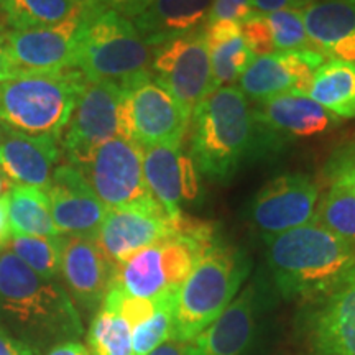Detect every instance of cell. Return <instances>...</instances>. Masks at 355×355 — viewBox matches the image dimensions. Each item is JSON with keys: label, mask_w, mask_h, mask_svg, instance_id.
Wrapping results in <instances>:
<instances>
[{"label": "cell", "mask_w": 355, "mask_h": 355, "mask_svg": "<svg viewBox=\"0 0 355 355\" xmlns=\"http://www.w3.org/2000/svg\"><path fill=\"white\" fill-rule=\"evenodd\" d=\"M175 296L153 300L152 306L132 324L133 355H148L175 336Z\"/></svg>", "instance_id": "cell-30"}, {"label": "cell", "mask_w": 355, "mask_h": 355, "mask_svg": "<svg viewBox=\"0 0 355 355\" xmlns=\"http://www.w3.org/2000/svg\"><path fill=\"white\" fill-rule=\"evenodd\" d=\"M257 13L259 12L255 10L252 0H212L207 24L227 20L242 25L243 21L250 20Z\"/></svg>", "instance_id": "cell-36"}, {"label": "cell", "mask_w": 355, "mask_h": 355, "mask_svg": "<svg viewBox=\"0 0 355 355\" xmlns=\"http://www.w3.org/2000/svg\"><path fill=\"white\" fill-rule=\"evenodd\" d=\"M7 212L12 235H28V237L60 235L53 224L46 191L13 184L7 194Z\"/></svg>", "instance_id": "cell-28"}, {"label": "cell", "mask_w": 355, "mask_h": 355, "mask_svg": "<svg viewBox=\"0 0 355 355\" xmlns=\"http://www.w3.org/2000/svg\"><path fill=\"white\" fill-rule=\"evenodd\" d=\"M275 51H314L306 32V25L301 10H278L266 13Z\"/></svg>", "instance_id": "cell-33"}, {"label": "cell", "mask_w": 355, "mask_h": 355, "mask_svg": "<svg viewBox=\"0 0 355 355\" xmlns=\"http://www.w3.org/2000/svg\"><path fill=\"white\" fill-rule=\"evenodd\" d=\"M306 96L339 119H355V63L326 60L314 71Z\"/></svg>", "instance_id": "cell-26"}, {"label": "cell", "mask_w": 355, "mask_h": 355, "mask_svg": "<svg viewBox=\"0 0 355 355\" xmlns=\"http://www.w3.org/2000/svg\"><path fill=\"white\" fill-rule=\"evenodd\" d=\"M53 224L60 235L96 239L107 207L73 165H61L46 188Z\"/></svg>", "instance_id": "cell-16"}, {"label": "cell", "mask_w": 355, "mask_h": 355, "mask_svg": "<svg viewBox=\"0 0 355 355\" xmlns=\"http://www.w3.org/2000/svg\"><path fill=\"white\" fill-rule=\"evenodd\" d=\"M148 355H183V344L178 343L175 339H170Z\"/></svg>", "instance_id": "cell-43"}, {"label": "cell", "mask_w": 355, "mask_h": 355, "mask_svg": "<svg viewBox=\"0 0 355 355\" xmlns=\"http://www.w3.org/2000/svg\"><path fill=\"white\" fill-rule=\"evenodd\" d=\"M125 87L112 81H87L61 133L69 165L79 166L97 146L123 137L122 104Z\"/></svg>", "instance_id": "cell-8"}, {"label": "cell", "mask_w": 355, "mask_h": 355, "mask_svg": "<svg viewBox=\"0 0 355 355\" xmlns=\"http://www.w3.org/2000/svg\"><path fill=\"white\" fill-rule=\"evenodd\" d=\"M266 261L283 298L319 303L355 265V247L319 222L265 239Z\"/></svg>", "instance_id": "cell-3"}, {"label": "cell", "mask_w": 355, "mask_h": 355, "mask_svg": "<svg viewBox=\"0 0 355 355\" xmlns=\"http://www.w3.org/2000/svg\"><path fill=\"white\" fill-rule=\"evenodd\" d=\"M122 125L123 139L141 148L183 144L189 115L152 76H145L125 86Z\"/></svg>", "instance_id": "cell-10"}, {"label": "cell", "mask_w": 355, "mask_h": 355, "mask_svg": "<svg viewBox=\"0 0 355 355\" xmlns=\"http://www.w3.org/2000/svg\"><path fill=\"white\" fill-rule=\"evenodd\" d=\"M183 217L173 219L155 199L107 209L96 242L117 266L144 248L176 232Z\"/></svg>", "instance_id": "cell-13"}, {"label": "cell", "mask_w": 355, "mask_h": 355, "mask_svg": "<svg viewBox=\"0 0 355 355\" xmlns=\"http://www.w3.org/2000/svg\"><path fill=\"white\" fill-rule=\"evenodd\" d=\"M152 78L191 119L194 109L212 91L211 60L204 28L153 48Z\"/></svg>", "instance_id": "cell-11"}, {"label": "cell", "mask_w": 355, "mask_h": 355, "mask_svg": "<svg viewBox=\"0 0 355 355\" xmlns=\"http://www.w3.org/2000/svg\"><path fill=\"white\" fill-rule=\"evenodd\" d=\"M314 0H252L259 13H273L278 10H301L308 8Z\"/></svg>", "instance_id": "cell-38"}, {"label": "cell", "mask_w": 355, "mask_h": 355, "mask_svg": "<svg viewBox=\"0 0 355 355\" xmlns=\"http://www.w3.org/2000/svg\"><path fill=\"white\" fill-rule=\"evenodd\" d=\"M10 225H8V212H7V196L0 199V250L7 247L10 241Z\"/></svg>", "instance_id": "cell-42"}, {"label": "cell", "mask_w": 355, "mask_h": 355, "mask_svg": "<svg viewBox=\"0 0 355 355\" xmlns=\"http://www.w3.org/2000/svg\"><path fill=\"white\" fill-rule=\"evenodd\" d=\"M255 121L265 140H296L324 135L343 119L324 109L306 94H282L254 105Z\"/></svg>", "instance_id": "cell-18"}, {"label": "cell", "mask_w": 355, "mask_h": 355, "mask_svg": "<svg viewBox=\"0 0 355 355\" xmlns=\"http://www.w3.org/2000/svg\"><path fill=\"white\" fill-rule=\"evenodd\" d=\"M81 19L32 30H7L6 46L17 73H58L74 69V48Z\"/></svg>", "instance_id": "cell-17"}, {"label": "cell", "mask_w": 355, "mask_h": 355, "mask_svg": "<svg viewBox=\"0 0 355 355\" xmlns=\"http://www.w3.org/2000/svg\"><path fill=\"white\" fill-rule=\"evenodd\" d=\"M212 0H152L132 21L152 48L198 32L207 24Z\"/></svg>", "instance_id": "cell-24"}, {"label": "cell", "mask_w": 355, "mask_h": 355, "mask_svg": "<svg viewBox=\"0 0 355 355\" xmlns=\"http://www.w3.org/2000/svg\"><path fill=\"white\" fill-rule=\"evenodd\" d=\"M87 79L78 69L28 73L0 83V123L28 135H61Z\"/></svg>", "instance_id": "cell-7"}, {"label": "cell", "mask_w": 355, "mask_h": 355, "mask_svg": "<svg viewBox=\"0 0 355 355\" xmlns=\"http://www.w3.org/2000/svg\"><path fill=\"white\" fill-rule=\"evenodd\" d=\"M91 7L89 0H2L0 13L10 30H32L81 19Z\"/></svg>", "instance_id": "cell-27"}, {"label": "cell", "mask_w": 355, "mask_h": 355, "mask_svg": "<svg viewBox=\"0 0 355 355\" xmlns=\"http://www.w3.org/2000/svg\"><path fill=\"white\" fill-rule=\"evenodd\" d=\"M74 168L107 209L155 199L145 183L144 148L123 137L104 141Z\"/></svg>", "instance_id": "cell-9"}, {"label": "cell", "mask_w": 355, "mask_h": 355, "mask_svg": "<svg viewBox=\"0 0 355 355\" xmlns=\"http://www.w3.org/2000/svg\"><path fill=\"white\" fill-rule=\"evenodd\" d=\"M204 38L209 50L212 91L235 86L255 58L243 42L241 25L227 20L211 21L204 26Z\"/></svg>", "instance_id": "cell-25"}, {"label": "cell", "mask_w": 355, "mask_h": 355, "mask_svg": "<svg viewBox=\"0 0 355 355\" xmlns=\"http://www.w3.org/2000/svg\"><path fill=\"white\" fill-rule=\"evenodd\" d=\"M144 175L150 194L173 219L201 201V175L183 144L145 146Z\"/></svg>", "instance_id": "cell-14"}, {"label": "cell", "mask_w": 355, "mask_h": 355, "mask_svg": "<svg viewBox=\"0 0 355 355\" xmlns=\"http://www.w3.org/2000/svg\"><path fill=\"white\" fill-rule=\"evenodd\" d=\"M153 48L132 20L107 8L91 7L78 28L73 68L87 81L128 86L152 76Z\"/></svg>", "instance_id": "cell-5"}, {"label": "cell", "mask_w": 355, "mask_h": 355, "mask_svg": "<svg viewBox=\"0 0 355 355\" xmlns=\"http://www.w3.org/2000/svg\"><path fill=\"white\" fill-rule=\"evenodd\" d=\"M46 355H91L86 345L78 343V340H69V343L58 344L48 350Z\"/></svg>", "instance_id": "cell-41"}, {"label": "cell", "mask_w": 355, "mask_h": 355, "mask_svg": "<svg viewBox=\"0 0 355 355\" xmlns=\"http://www.w3.org/2000/svg\"><path fill=\"white\" fill-rule=\"evenodd\" d=\"M319 198V184L309 175L285 173L261 186L248 206V220L265 241L313 222Z\"/></svg>", "instance_id": "cell-12"}, {"label": "cell", "mask_w": 355, "mask_h": 355, "mask_svg": "<svg viewBox=\"0 0 355 355\" xmlns=\"http://www.w3.org/2000/svg\"><path fill=\"white\" fill-rule=\"evenodd\" d=\"M89 2H91L92 7L107 8V10L117 12L125 17V19L132 20L145 7H148L152 0H89Z\"/></svg>", "instance_id": "cell-37"}, {"label": "cell", "mask_w": 355, "mask_h": 355, "mask_svg": "<svg viewBox=\"0 0 355 355\" xmlns=\"http://www.w3.org/2000/svg\"><path fill=\"white\" fill-rule=\"evenodd\" d=\"M241 32L247 48L255 58L277 53L275 51L272 28H270L268 20L263 13H257L250 20L243 21L241 25Z\"/></svg>", "instance_id": "cell-35"}, {"label": "cell", "mask_w": 355, "mask_h": 355, "mask_svg": "<svg viewBox=\"0 0 355 355\" xmlns=\"http://www.w3.org/2000/svg\"><path fill=\"white\" fill-rule=\"evenodd\" d=\"M217 239L209 222L184 216L176 232L115 266L112 286L139 300L176 295Z\"/></svg>", "instance_id": "cell-4"}, {"label": "cell", "mask_w": 355, "mask_h": 355, "mask_svg": "<svg viewBox=\"0 0 355 355\" xmlns=\"http://www.w3.org/2000/svg\"><path fill=\"white\" fill-rule=\"evenodd\" d=\"M87 349L91 355H133L130 324L109 296L89 326Z\"/></svg>", "instance_id": "cell-29"}, {"label": "cell", "mask_w": 355, "mask_h": 355, "mask_svg": "<svg viewBox=\"0 0 355 355\" xmlns=\"http://www.w3.org/2000/svg\"><path fill=\"white\" fill-rule=\"evenodd\" d=\"M324 61L326 58L318 51H279L257 56L235 87L255 104L290 92L306 94L314 71Z\"/></svg>", "instance_id": "cell-15"}, {"label": "cell", "mask_w": 355, "mask_h": 355, "mask_svg": "<svg viewBox=\"0 0 355 355\" xmlns=\"http://www.w3.org/2000/svg\"><path fill=\"white\" fill-rule=\"evenodd\" d=\"M314 220L355 247V196L352 193L339 186H329L319 198Z\"/></svg>", "instance_id": "cell-32"}, {"label": "cell", "mask_w": 355, "mask_h": 355, "mask_svg": "<svg viewBox=\"0 0 355 355\" xmlns=\"http://www.w3.org/2000/svg\"><path fill=\"white\" fill-rule=\"evenodd\" d=\"M0 329L37 352L78 340L84 332L69 293L38 277L10 250L0 254Z\"/></svg>", "instance_id": "cell-1"}, {"label": "cell", "mask_w": 355, "mask_h": 355, "mask_svg": "<svg viewBox=\"0 0 355 355\" xmlns=\"http://www.w3.org/2000/svg\"><path fill=\"white\" fill-rule=\"evenodd\" d=\"M12 186H13L12 181L8 180V178H7L6 175H3L2 170H0V199L7 196L8 191L12 189Z\"/></svg>", "instance_id": "cell-44"}, {"label": "cell", "mask_w": 355, "mask_h": 355, "mask_svg": "<svg viewBox=\"0 0 355 355\" xmlns=\"http://www.w3.org/2000/svg\"><path fill=\"white\" fill-rule=\"evenodd\" d=\"M0 355H38V352L0 329Z\"/></svg>", "instance_id": "cell-40"}, {"label": "cell", "mask_w": 355, "mask_h": 355, "mask_svg": "<svg viewBox=\"0 0 355 355\" xmlns=\"http://www.w3.org/2000/svg\"><path fill=\"white\" fill-rule=\"evenodd\" d=\"M322 175L329 186H339L355 196V144H347L332 152Z\"/></svg>", "instance_id": "cell-34"}, {"label": "cell", "mask_w": 355, "mask_h": 355, "mask_svg": "<svg viewBox=\"0 0 355 355\" xmlns=\"http://www.w3.org/2000/svg\"><path fill=\"white\" fill-rule=\"evenodd\" d=\"M250 272L245 252L217 239L175 296V336L186 344L232 303Z\"/></svg>", "instance_id": "cell-6"}, {"label": "cell", "mask_w": 355, "mask_h": 355, "mask_svg": "<svg viewBox=\"0 0 355 355\" xmlns=\"http://www.w3.org/2000/svg\"><path fill=\"white\" fill-rule=\"evenodd\" d=\"M257 286L248 285L227 308L183 344V355H245L257 326Z\"/></svg>", "instance_id": "cell-20"}, {"label": "cell", "mask_w": 355, "mask_h": 355, "mask_svg": "<svg viewBox=\"0 0 355 355\" xmlns=\"http://www.w3.org/2000/svg\"><path fill=\"white\" fill-rule=\"evenodd\" d=\"M303 19L314 51L355 63V0H314Z\"/></svg>", "instance_id": "cell-23"}, {"label": "cell", "mask_w": 355, "mask_h": 355, "mask_svg": "<svg viewBox=\"0 0 355 355\" xmlns=\"http://www.w3.org/2000/svg\"><path fill=\"white\" fill-rule=\"evenodd\" d=\"M314 355H355V265L318 303L311 319Z\"/></svg>", "instance_id": "cell-22"}, {"label": "cell", "mask_w": 355, "mask_h": 355, "mask_svg": "<svg viewBox=\"0 0 355 355\" xmlns=\"http://www.w3.org/2000/svg\"><path fill=\"white\" fill-rule=\"evenodd\" d=\"M115 265L105 257L96 239L66 237L61 252V277L69 295L84 309H99L112 286Z\"/></svg>", "instance_id": "cell-19"}, {"label": "cell", "mask_w": 355, "mask_h": 355, "mask_svg": "<svg viewBox=\"0 0 355 355\" xmlns=\"http://www.w3.org/2000/svg\"><path fill=\"white\" fill-rule=\"evenodd\" d=\"M7 30L8 26L3 24V21H0V83L8 81V79L19 76V73H17V69L13 68L10 58H8V53H7V46H6Z\"/></svg>", "instance_id": "cell-39"}, {"label": "cell", "mask_w": 355, "mask_h": 355, "mask_svg": "<svg viewBox=\"0 0 355 355\" xmlns=\"http://www.w3.org/2000/svg\"><path fill=\"white\" fill-rule=\"evenodd\" d=\"M188 153L199 175L225 184L266 144L254 105L235 86L204 97L189 119Z\"/></svg>", "instance_id": "cell-2"}, {"label": "cell", "mask_w": 355, "mask_h": 355, "mask_svg": "<svg viewBox=\"0 0 355 355\" xmlns=\"http://www.w3.org/2000/svg\"><path fill=\"white\" fill-rule=\"evenodd\" d=\"M7 245L13 255L19 257L30 270H33L43 279L55 282L61 275L63 235H56V237L12 235Z\"/></svg>", "instance_id": "cell-31"}, {"label": "cell", "mask_w": 355, "mask_h": 355, "mask_svg": "<svg viewBox=\"0 0 355 355\" xmlns=\"http://www.w3.org/2000/svg\"><path fill=\"white\" fill-rule=\"evenodd\" d=\"M61 157V135H28L6 128L0 139V170L13 184L46 191Z\"/></svg>", "instance_id": "cell-21"}, {"label": "cell", "mask_w": 355, "mask_h": 355, "mask_svg": "<svg viewBox=\"0 0 355 355\" xmlns=\"http://www.w3.org/2000/svg\"><path fill=\"white\" fill-rule=\"evenodd\" d=\"M0 6H2V0H0Z\"/></svg>", "instance_id": "cell-45"}]
</instances>
